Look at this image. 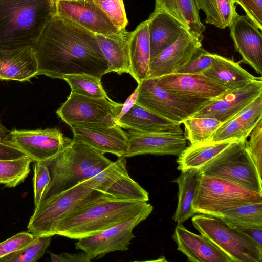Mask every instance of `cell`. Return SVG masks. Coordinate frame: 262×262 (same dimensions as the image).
Masks as SVG:
<instances>
[{
  "instance_id": "obj_1",
  "label": "cell",
  "mask_w": 262,
  "mask_h": 262,
  "mask_svg": "<svg viewBox=\"0 0 262 262\" xmlns=\"http://www.w3.org/2000/svg\"><path fill=\"white\" fill-rule=\"evenodd\" d=\"M33 48L37 75L62 79L66 75L87 74L101 78L107 69L96 35L57 15L46 25Z\"/></svg>"
},
{
  "instance_id": "obj_24",
  "label": "cell",
  "mask_w": 262,
  "mask_h": 262,
  "mask_svg": "<svg viewBox=\"0 0 262 262\" xmlns=\"http://www.w3.org/2000/svg\"><path fill=\"white\" fill-rule=\"evenodd\" d=\"M131 32L125 30L109 35L95 34L99 47L107 63L106 74L115 72L133 75L129 51Z\"/></svg>"
},
{
  "instance_id": "obj_49",
  "label": "cell",
  "mask_w": 262,
  "mask_h": 262,
  "mask_svg": "<svg viewBox=\"0 0 262 262\" xmlns=\"http://www.w3.org/2000/svg\"><path fill=\"white\" fill-rule=\"evenodd\" d=\"M82 1H92V0H82Z\"/></svg>"
},
{
  "instance_id": "obj_6",
  "label": "cell",
  "mask_w": 262,
  "mask_h": 262,
  "mask_svg": "<svg viewBox=\"0 0 262 262\" xmlns=\"http://www.w3.org/2000/svg\"><path fill=\"white\" fill-rule=\"evenodd\" d=\"M262 202V194L231 181L214 176L197 174L192 207L195 212L213 216L245 204Z\"/></svg>"
},
{
  "instance_id": "obj_12",
  "label": "cell",
  "mask_w": 262,
  "mask_h": 262,
  "mask_svg": "<svg viewBox=\"0 0 262 262\" xmlns=\"http://www.w3.org/2000/svg\"><path fill=\"white\" fill-rule=\"evenodd\" d=\"M8 142L33 162H45L56 156L72 142L56 128L9 132Z\"/></svg>"
},
{
  "instance_id": "obj_2",
  "label": "cell",
  "mask_w": 262,
  "mask_h": 262,
  "mask_svg": "<svg viewBox=\"0 0 262 262\" xmlns=\"http://www.w3.org/2000/svg\"><path fill=\"white\" fill-rule=\"evenodd\" d=\"M58 0H0V50L34 47Z\"/></svg>"
},
{
  "instance_id": "obj_17",
  "label": "cell",
  "mask_w": 262,
  "mask_h": 262,
  "mask_svg": "<svg viewBox=\"0 0 262 262\" xmlns=\"http://www.w3.org/2000/svg\"><path fill=\"white\" fill-rule=\"evenodd\" d=\"M56 15L95 34L109 35L121 31L92 1L58 0Z\"/></svg>"
},
{
  "instance_id": "obj_4",
  "label": "cell",
  "mask_w": 262,
  "mask_h": 262,
  "mask_svg": "<svg viewBox=\"0 0 262 262\" xmlns=\"http://www.w3.org/2000/svg\"><path fill=\"white\" fill-rule=\"evenodd\" d=\"M112 162L104 153L73 139L62 151L45 162L51 180L40 203L97 174Z\"/></svg>"
},
{
  "instance_id": "obj_31",
  "label": "cell",
  "mask_w": 262,
  "mask_h": 262,
  "mask_svg": "<svg viewBox=\"0 0 262 262\" xmlns=\"http://www.w3.org/2000/svg\"><path fill=\"white\" fill-rule=\"evenodd\" d=\"M206 15L205 21L220 29L229 27L237 14L233 0H195Z\"/></svg>"
},
{
  "instance_id": "obj_18",
  "label": "cell",
  "mask_w": 262,
  "mask_h": 262,
  "mask_svg": "<svg viewBox=\"0 0 262 262\" xmlns=\"http://www.w3.org/2000/svg\"><path fill=\"white\" fill-rule=\"evenodd\" d=\"M159 86L179 97L208 100L227 90L219 85L202 74H171L157 78Z\"/></svg>"
},
{
  "instance_id": "obj_45",
  "label": "cell",
  "mask_w": 262,
  "mask_h": 262,
  "mask_svg": "<svg viewBox=\"0 0 262 262\" xmlns=\"http://www.w3.org/2000/svg\"><path fill=\"white\" fill-rule=\"evenodd\" d=\"M26 156L8 141H0V159H15Z\"/></svg>"
},
{
  "instance_id": "obj_11",
  "label": "cell",
  "mask_w": 262,
  "mask_h": 262,
  "mask_svg": "<svg viewBox=\"0 0 262 262\" xmlns=\"http://www.w3.org/2000/svg\"><path fill=\"white\" fill-rule=\"evenodd\" d=\"M153 210L146 209L127 222L110 227L100 233L79 239L75 248L84 252L92 260L116 251H126L135 237L134 228L145 220Z\"/></svg>"
},
{
  "instance_id": "obj_29",
  "label": "cell",
  "mask_w": 262,
  "mask_h": 262,
  "mask_svg": "<svg viewBox=\"0 0 262 262\" xmlns=\"http://www.w3.org/2000/svg\"><path fill=\"white\" fill-rule=\"evenodd\" d=\"M155 10L167 13L185 28L203 39L205 26L201 21L195 0H155Z\"/></svg>"
},
{
  "instance_id": "obj_41",
  "label": "cell",
  "mask_w": 262,
  "mask_h": 262,
  "mask_svg": "<svg viewBox=\"0 0 262 262\" xmlns=\"http://www.w3.org/2000/svg\"><path fill=\"white\" fill-rule=\"evenodd\" d=\"M36 238L29 232L18 233L0 243V258L17 251Z\"/></svg>"
},
{
  "instance_id": "obj_46",
  "label": "cell",
  "mask_w": 262,
  "mask_h": 262,
  "mask_svg": "<svg viewBox=\"0 0 262 262\" xmlns=\"http://www.w3.org/2000/svg\"><path fill=\"white\" fill-rule=\"evenodd\" d=\"M138 95V86L135 89L134 93L129 96L126 101L125 103L123 104V106L120 114L116 118L115 120L120 117L122 115L125 113L134 104L136 103V99Z\"/></svg>"
},
{
  "instance_id": "obj_48",
  "label": "cell",
  "mask_w": 262,
  "mask_h": 262,
  "mask_svg": "<svg viewBox=\"0 0 262 262\" xmlns=\"http://www.w3.org/2000/svg\"><path fill=\"white\" fill-rule=\"evenodd\" d=\"M64 1H69V2H76V1H78L79 0H64Z\"/></svg>"
},
{
  "instance_id": "obj_33",
  "label": "cell",
  "mask_w": 262,
  "mask_h": 262,
  "mask_svg": "<svg viewBox=\"0 0 262 262\" xmlns=\"http://www.w3.org/2000/svg\"><path fill=\"white\" fill-rule=\"evenodd\" d=\"M33 161L27 156L15 159H0V184L14 187L29 174Z\"/></svg>"
},
{
  "instance_id": "obj_25",
  "label": "cell",
  "mask_w": 262,
  "mask_h": 262,
  "mask_svg": "<svg viewBox=\"0 0 262 262\" xmlns=\"http://www.w3.org/2000/svg\"><path fill=\"white\" fill-rule=\"evenodd\" d=\"M147 20L150 60L173 43L186 29L174 18L162 10L154 11Z\"/></svg>"
},
{
  "instance_id": "obj_34",
  "label": "cell",
  "mask_w": 262,
  "mask_h": 262,
  "mask_svg": "<svg viewBox=\"0 0 262 262\" xmlns=\"http://www.w3.org/2000/svg\"><path fill=\"white\" fill-rule=\"evenodd\" d=\"M62 79L70 85L71 92L93 98L110 99L101 82V78L87 74L65 75Z\"/></svg>"
},
{
  "instance_id": "obj_22",
  "label": "cell",
  "mask_w": 262,
  "mask_h": 262,
  "mask_svg": "<svg viewBox=\"0 0 262 262\" xmlns=\"http://www.w3.org/2000/svg\"><path fill=\"white\" fill-rule=\"evenodd\" d=\"M37 73L33 47L0 50V80L28 81Z\"/></svg>"
},
{
  "instance_id": "obj_36",
  "label": "cell",
  "mask_w": 262,
  "mask_h": 262,
  "mask_svg": "<svg viewBox=\"0 0 262 262\" xmlns=\"http://www.w3.org/2000/svg\"><path fill=\"white\" fill-rule=\"evenodd\" d=\"M52 235L36 237L19 250L0 258V262H34L40 259L50 246Z\"/></svg>"
},
{
  "instance_id": "obj_26",
  "label": "cell",
  "mask_w": 262,
  "mask_h": 262,
  "mask_svg": "<svg viewBox=\"0 0 262 262\" xmlns=\"http://www.w3.org/2000/svg\"><path fill=\"white\" fill-rule=\"evenodd\" d=\"M202 74L226 90L242 88L259 78L244 70L238 63L217 54Z\"/></svg>"
},
{
  "instance_id": "obj_8",
  "label": "cell",
  "mask_w": 262,
  "mask_h": 262,
  "mask_svg": "<svg viewBox=\"0 0 262 262\" xmlns=\"http://www.w3.org/2000/svg\"><path fill=\"white\" fill-rule=\"evenodd\" d=\"M197 230L221 250L233 262H261L262 250L252 241L220 219L199 214L192 218Z\"/></svg>"
},
{
  "instance_id": "obj_15",
  "label": "cell",
  "mask_w": 262,
  "mask_h": 262,
  "mask_svg": "<svg viewBox=\"0 0 262 262\" xmlns=\"http://www.w3.org/2000/svg\"><path fill=\"white\" fill-rule=\"evenodd\" d=\"M202 40L195 33L185 29L173 43L150 60L147 78L175 73L202 47Z\"/></svg>"
},
{
  "instance_id": "obj_43",
  "label": "cell",
  "mask_w": 262,
  "mask_h": 262,
  "mask_svg": "<svg viewBox=\"0 0 262 262\" xmlns=\"http://www.w3.org/2000/svg\"><path fill=\"white\" fill-rule=\"evenodd\" d=\"M228 226L250 238L262 250V225L253 224H234Z\"/></svg>"
},
{
  "instance_id": "obj_10",
  "label": "cell",
  "mask_w": 262,
  "mask_h": 262,
  "mask_svg": "<svg viewBox=\"0 0 262 262\" xmlns=\"http://www.w3.org/2000/svg\"><path fill=\"white\" fill-rule=\"evenodd\" d=\"M122 103L110 99L93 98L71 92L66 102L57 110L58 116L68 125L78 122L115 124Z\"/></svg>"
},
{
  "instance_id": "obj_21",
  "label": "cell",
  "mask_w": 262,
  "mask_h": 262,
  "mask_svg": "<svg viewBox=\"0 0 262 262\" xmlns=\"http://www.w3.org/2000/svg\"><path fill=\"white\" fill-rule=\"evenodd\" d=\"M262 119V94L247 107L221 125L207 140L217 142L247 139L257 123Z\"/></svg>"
},
{
  "instance_id": "obj_27",
  "label": "cell",
  "mask_w": 262,
  "mask_h": 262,
  "mask_svg": "<svg viewBox=\"0 0 262 262\" xmlns=\"http://www.w3.org/2000/svg\"><path fill=\"white\" fill-rule=\"evenodd\" d=\"M129 51L133 75L140 84L147 78L150 61L148 21L140 23L131 32Z\"/></svg>"
},
{
  "instance_id": "obj_32",
  "label": "cell",
  "mask_w": 262,
  "mask_h": 262,
  "mask_svg": "<svg viewBox=\"0 0 262 262\" xmlns=\"http://www.w3.org/2000/svg\"><path fill=\"white\" fill-rule=\"evenodd\" d=\"M227 225L253 224L262 225V202L241 205L213 215Z\"/></svg>"
},
{
  "instance_id": "obj_13",
  "label": "cell",
  "mask_w": 262,
  "mask_h": 262,
  "mask_svg": "<svg viewBox=\"0 0 262 262\" xmlns=\"http://www.w3.org/2000/svg\"><path fill=\"white\" fill-rule=\"evenodd\" d=\"M261 94L260 77L242 88L227 90L219 96L206 101L191 116L214 118L223 123Z\"/></svg>"
},
{
  "instance_id": "obj_35",
  "label": "cell",
  "mask_w": 262,
  "mask_h": 262,
  "mask_svg": "<svg viewBox=\"0 0 262 262\" xmlns=\"http://www.w3.org/2000/svg\"><path fill=\"white\" fill-rule=\"evenodd\" d=\"M182 123L185 126V137L190 143L208 140L222 124L214 118L191 116L186 119Z\"/></svg>"
},
{
  "instance_id": "obj_42",
  "label": "cell",
  "mask_w": 262,
  "mask_h": 262,
  "mask_svg": "<svg viewBox=\"0 0 262 262\" xmlns=\"http://www.w3.org/2000/svg\"><path fill=\"white\" fill-rule=\"evenodd\" d=\"M243 9L246 15L262 30V0H233Z\"/></svg>"
},
{
  "instance_id": "obj_14",
  "label": "cell",
  "mask_w": 262,
  "mask_h": 262,
  "mask_svg": "<svg viewBox=\"0 0 262 262\" xmlns=\"http://www.w3.org/2000/svg\"><path fill=\"white\" fill-rule=\"evenodd\" d=\"M69 126L73 132V139L104 154L124 157L128 149L125 132L116 124L111 126L101 123L78 122Z\"/></svg>"
},
{
  "instance_id": "obj_5",
  "label": "cell",
  "mask_w": 262,
  "mask_h": 262,
  "mask_svg": "<svg viewBox=\"0 0 262 262\" xmlns=\"http://www.w3.org/2000/svg\"><path fill=\"white\" fill-rule=\"evenodd\" d=\"M107 195L111 196L80 182L35 207L27 226L28 231L36 237L55 235V228L61 221Z\"/></svg>"
},
{
  "instance_id": "obj_47",
  "label": "cell",
  "mask_w": 262,
  "mask_h": 262,
  "mask_svg": "<svg viewBox=\"0 0 262 262\" xmlns=\"http://www.w3.org/2000/svg\"><path fill=\"white\" fill-rule=\"evenodd\" d=\"M9 132L1 123L0 121V141H7Z\"/></svg>"
},
{
  "instance_id": "obj_9",
  "label": "cell",
  "mask_w": 262,
  "mask_h": 262,
  "mask_svg": "<svg viewBox=\"0 0 262 262\" xmlns=\"http://www.w3.org/2000/svg\"><path fill=\"white\" fill-rule=\"evenodd\" d=\"M206 101L179 97L161 88L157 78H148L138 84L136 103L181 124Z\"/></svg>"
},
{
  "instance_id": "obj_44",
  "label": "cell",
  "mask_w": 262,
  "mask_h": 262,
  "mask_svg": "<svg viewBox=\"0 0 262 262\" xmlns=\"http://www.w3.org/2000/svg\"><path fill=\"white\" fill-rule=\"evenodd\" d=\"M48 253L50 255L51 261L53 262H90L91 261L83 251L76 253L63 252L59 254L51 252Z\"/></svg>"
},
{
  "instance_id": "obj_16",
  "label": "cell",
  "mask_w": 262,
  "mask_h": 262,
  "mask_svg": "<svg viewBox=\"0 0 262 262\" xmlns=\"http://www.w3.org/2000/svg\"><path fill=\"white\" fill-rule=\"evenodd\" d=\"M125 133L129 141L125 158L145 154L178 156L186 147L184 133L140 132L131 129Z\"/></svg>"
},
{
  "instance_id": "obj_20",
  "label": "cell",
  "mask_w": 262,
  "mask_h": 262,
  "mask_svg": "<svg viewBox=\"0 0 262 262\" xmlns=\"http://www.w3.org/2000/svg\"><path fill=\"white\" fill-rule=\"evenodd\" d=\"M178 250L191 262H233L214 243L202 234L198 235L178 223L172 235Z\"/></svg>"
},
{
  "instance_id": "obj_30",
  "label": "cell",
  "mask_w": 262,
  "mask_h": 262,
  "mask_svg": "<svg viewBox=\"0 0 262 262\" xmlns=\"http://www.w3.org/2000/svg\"><path fill=\"white\" fill-rule=\"evenodd\" d=\"M198 172L199 171L194 169L185 170L173 181L178 186V205L172 217L177 223L183 224L196 214L192 205L195 196Z\"/></svg>"
},
{
  "instance_id": "obj_7",
  "label": "cell",
  "mask_w": 262,
  "mask_h": 262,
  "mask_svg": "<svg viewBox=\"0 0 262 262\" xmlns=\"http://www.w3.org/2000/svg\"><path fill=\"white\" fill-rule=\"evenodd\" d=\"M246 139L231 143L206 163L199 173L220 177L262 194V179L248 154Z\"/></svg>"
},
{
  "instance_id": "obj_3",
  "label": "cell",
  "mask_w": 262,
  "mask_h": 262,
  "mask_svg": "<svg viewBox=\"0 0 262 262\" xmlns=\"http://www.w3.org/2000/svg\"><path fill=\"white\" fill-rule=\"evenodd\" d=\"M151 206L147 202L107 195L63 220L55 233L74 239L89 237L127 222Z\"/></svg>"
},
{
  "instance_id": "obj_23",
  "label": "cell",
  "mask_w": 262,
  "mask_h": 262,
  "mask_svg": "<svg viewBox=\"0 0 262 262\" xmlns=\"http://www.w3.org/2000/svg\"><path fill=\"white\" fill-rule=\"evenodd\" d=\"M121 128L140 132L183 133L180 124L164 118L135 103L115 121Z\"/></svg>"
},
{
  "instance_id": "obj_19",
  "label": "cell",
  "mask_w": 262,
  "mask_h": 262,
  "mask_svg": "<svg viewBox=\"0 0 262 262\" xmlns=\"http://www.w3.org/2000/svg\"><path fill=\"white\" fill-rule=\"evenodd\" d=\"M236 50L243 60L262 74L261 31L247 15L237 14L229 27Z\"/></svg>"
},
{
  "instance_id": "obj_38",
  "label": "cell",
  "mask_w": 262,
  "mask_h": 262,
  "mask_svg": "<svg viewBox=\"0 0 262 262\" xmlns=\"http://www.w3.org/2000/svg\"><path fill=\"white\" fill-rule=\"evenodd\" d=\"M215 54L211 53L202 47L200 48L191 59L175 73L198 74H202L211 64Z\"/></svg>"
},
{
  "instance_id": "obj_28",
  "label": "cell",
  "mask_w": 262,
  "mask_h": 262,
  "mask_svg": "<svg viewBox=\"0 0 262 262\" xmlns=\"http://www.w3.org/2000/svg\"><path fill=\"white\" fill-rule=\"evenodd\" d=\"M239 140L212 142L206 141L190 143L178 156L177 169L183 171L194 169L199 171L206 163L232 142Z\"/></svg>"
},
{
  "instance_id": "obj_39",
  "label": "cell",
  "mask_w": 262,
  "mask_h": 262,
  "mask_svg": "<svg viewBox=\"0 0 262 262\" xmlns=\"http://www.w3.org/2000/svg\"><path fill=\"white\" fill-rule=\"evenodd\" d=\"M246 149L253 160L259 176L262 172V119L250 134V139L245 141Z\"/></svg>"
},
{
  "instance_id": "obj_37",
  "label": "cell",
  "mask_w": 262,
  "mask_h": 262,
  "mask_svg": "<svg viewBox=\"0 0 262 262\" xmlns=\"http://www.w3.org/2000/svg\"><path fill=\"white\" fill-rule=\"evenodd\" d=\"M119 30H125L128 24L123 0H92Z\"/></svg>"
},
{
  "instance_id": "obj_40",
  "label": "cell",
  "mask_w": 262,
  "mask_h": 262,
  "mask_svg": "<svg viewBox=\"0 0 262 262\" xmlns=\"http://www.w3.org/2000/svg\"><path fill=\"white\" fill-rule=\"evenodd\" d=\"M51 180L48 168L45 162H34V200L35 207L40 204Z\"/></svg>"
}]
</instances>
